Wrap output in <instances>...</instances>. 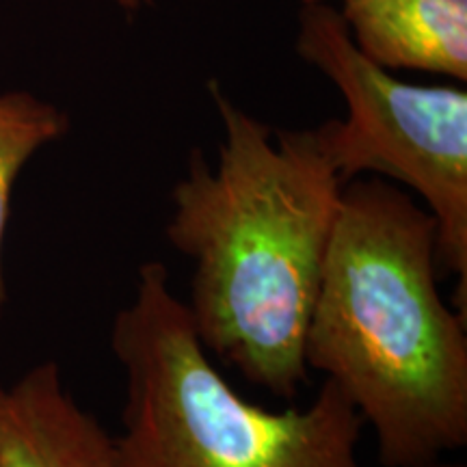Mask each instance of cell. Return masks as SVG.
I'll use <instances>...</instances> for the list:
<instances>
[{
	"label": "cell",
	"mask_w": 467,
	"mask_h": 467,
	"mask_svg": "<svg viewBox=\"0 0 467 467\" xmlns=\"http://www.w3.org/2000/svg\"><path fill=\"white\" fill-rule=\"evenodd\" d=\"M210 96L223 121L217 167L192 151L165 236L195 265L186 306L206 350L295 399L344 182L314 128L273 130L217 83Z\"/></svg>",
	"instance_id": "1"
},
{
	"label": "cell",
	"mask_w": 467,
	"mask_h": 467,
	"mask_svg": "<svg viewBox=\"0 0 467 467\" xmlns=\"http://www.w3.org/2000/svg\"><path fill=\"white\" fill-rule=\"evenodd\" d=\"M437 223L383 178L344 184L306 364L377 433L383 467H420L467 443L465 318L437 288Z\"/></svg>",
	"instance_id": "2"
},
{
	"label": "cell",
	"mask_w": 467,
	"mask_h": 467,
	"mask_svg": "<svg viewBox=\"0 0 467 467\" xmlns=\"http://www.w3.org/2000/svg\"><path fill=\"white\" fill-rule=\"evenodd\" d=\"M110 348L126 375L117 441L128 467H361L364 420L348 396L325 379L303 411L244 400L213 366L161 262L139 268Z\"/></svg>",
	"instance_id": "3"
},
{
	"label": "cell",
	"mask_w": 467,
	"mask_h": 467,
	"mask_svg": "<svg viewBox=\"0 0 467 467\" xmlns=\"http://www.w3.org/2000/svg\"><path fill=\"white\" fill-rule=\"evenodd\" d=\"M296 52L347 102L344 119L314 130L344 184L375 173L422 197L437 223V266L459 277L454 307L467 314V93L411 85L370 61L329 3L303 5Z\"/></svg>",
	"instance_id": "4"
},
{
	"label": "cell",
	"mask_w": 467,
	"mask_h": 467,
	"mask_svg": "<svg viewBox=\"0 0 467 467\" xmlns=\"http://www.w3.org/2000/svg\"><path fill=\"white\" fill-rule=\"evenodd\" d=\"M0 467H128L117 437L72 399L55 361L0 389Z\"/></svg>",
	"instance_id": "5"
},
{
	"label": "cell",
	"mask_w": 467,
	"mask_h": 467,
	"mask_svg": "<svg viewBox=\"0 0 467 467\" xmlns=\"http://www.w3.org/2000/svg\"><path fill=\"white\" fill-rule=\"evenodd\" d=\"M340 16L377 66L467 80V0H342Z\"/></svg>",
	"instance_id": "6"
},
{
	"label": "cell",
	"mask_w": 467,
	"mask_h": 467,
	"mask_svg": "<svg viewBox=\"0 0 467 467\" xmlns=\"http://www.w3.org/2000/svg\"><path fill=\"white\" fill-rule=\"evenodd\" d=\"M69 119L55 104L28 91L0 93V320L7 306L3 247L11 217V197L22 169L46 145L67 132Z\"/></svg>",
	"instance_id": "7"
},
{
	"label": "cell",
	"mask_w": 467,
	"mask_h": 467,
	"mask_svg": "<svg viewBox=\"0 0 467 467\" xmlns=\"http://www.w3.org/2000/svg\"><path fill=\"white\" fill-rule=\"evenodd\" d=\"M115 3L124 11H128V14H132V11L148 7V5H151V0H115Z\"/></svg>",
	"instance_id": "8"
},
{
	"label": "cell",
	"mask_w": 467,
	"mask_h": 467,
	"mask_svg": "<svg viewBox=\"0 0 467 467\" xmlns=\"http://www.w3.org/2000/svg\"><path fill=\"white\" fill-rule=\"evenodd\" d=\"M420 467H465V465H461V463H443V461L435 459V461H429V463H424V465H420Z\"/></svg>",
	"instance_id": "9"
},
{
	"label": "cell",
	"mask_w": 467,
	"mask_h": 467,
	"mask_svg": "<svg viewBox=\"0 0 467 467\" xmlns=\"http://www.w3.org/2000/svg\"><path fill=\"white\" fill-rule=\"evenodd\" d=\"M320 3H331V0H303V5H320Z\"/></svg>",
	"instance_id": "10"
}]
</instances>
